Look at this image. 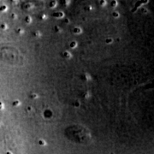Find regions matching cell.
<instances>
[{
    "label": "cell",
    "instance_id": "1",
    "mask_svg": "<svg viewBox=\"0 0 154 154\" xmlns=\"http://www.w3.org/2000/svg\"><path fill=\"white\" fill-rule=\"evenodd\" d=\"M65 56V57H67V58H69V57H71V53H69L68 51H65L64 53H63Z\"/></svg>",
    "mask_w": 154,
    "mask_h": 154
},
{
    "label": "cell",
    "instance_id": "2",
    "mask_svg": "<svg viewBox=\"0 0 154 154\" xmlns=\"http://www.w3.org/2000/svg\"><path fill=\"white\" fill-rule=\"evenodd\" d=\"M25 20H26V22H27V23H30V22H31V21H32V19H31V17H27Z\"/></svg>",
    "mask_w": 154,
    "mask_h": 154
},
{
    "label": "cell",
    "instance_id": "3",
    "mask_svg": "<svg viewBox=\"0 0 154 154\" xmlns=\"http://www.w3.org/2000/svg\"><path fill=\"white\" fill-rule=\"evenodd\" d=\"M56 5H57V2H56V1H53V2H51V3L50 4V5H51V8H53V7H54Z\"/></svg>",
    "mask_w": 154,
    "mask_h": 154
},
{
    "label": "cell",
    "instance_id": "4",
    "mask_svg": "<svg viewBox=\"0 0 154 154\" xmlns=\"http://www.w3.org/2000/svg\"><path fill=\"white\" fill-rule=\"evenodd\" d=\"M76 45H77V44H76V42H75V41H73V43L70 45V46H71L72 48H74V47H75V46H76Z\"/></svg>",
    "mask_w": 154,
    "mask_h": 154
},
{
    "label": "cell",
    "instance_id": "5",
    "mask_svg": "<svg viewBox=\"0 0 154 154\" xmlns=\"http://www.w3.org/2000/svg\"><path fill=\"white\" fill-rule=\"evenodd\" d=\"M100 5L103 6V5H106V1L105 0H101V2H100Z\"/></svg>",
    "mask_w": 154,
    "mask_h": 154
},
{
    "label": "cell",
    "instance_id": "6",
    "mask_svg": "<svg viewBox=\"0 0 154 154\" xmlns=\"http://www.w3.org/2000/svg\"><path fill=\"white\" fill-rule=\"evenodd\" d=\"M113 17H119V13L118 12H113Z\"/></svg>",
    "mask_w": 154,
    "mask_h": 154
},
{
    "label": "cell",
    "instance_id": "7",
    "mask_svg": "<svg viewBox=\"0 0 154 154\" xmlns=\"http://www.w3.org/2000/svg\"><path fill=\"white\" fill-rule=\"evenodd\" d=\"M106 43L107 44H110V43H112V38H108V39H106Z\"/></svg>",
    "mask_w": 154,
    "mask_h": 154
},
{
    "label": "cell",
    "instance_id": "8",
    "mask_svg": "<svg viewBox=\"0 0 154 154\" xmlns=\"http://www.w3.org/2000/svg\"><path fill=\"white\" fill-rule=\"evenodd\" d=\"M6 10H7V8H6L5 5H3L2 8H0V11H6Z\"/></svg>",
    "mask_w": 154,
    "mask_h": 154
}]
</instances>
